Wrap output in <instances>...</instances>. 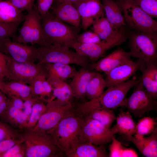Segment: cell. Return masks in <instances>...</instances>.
Instances as JSON below:
<instances>
[{
  "mask_svg": "<svg viewBox=\"0 0 157 157\" xmlns=\"http://www.w3.org/2000/svg\"><path fill=\"white\" fill-rule=\"evenodd\" d=\"M26 157H58L64 156L51 135L39 130L22 131Z\"/></svg>",
  "mask_w": 157,
  "mask_h": 157,
  "instance_id": "1",
  "label": "cell"
},
{
  "mask_svg": "<svg viewBox=\"0 0 157 157\" xmlns=\"http://www.w3.org/2000/svg\"><path fill=\"white\" fill-rule=\"evenodd\" d=\"M82 119V117L73 109L50 133L64 156L66 152L81 143Z\"/></svg>",
  "mask_w": 157,
  "mask_h": 157,
  "instance_id": "2",
  "label": "cell"
},
{
  "mask_svg": "<svg viewBox=\"0 0 157 157\" xmlns=\"http://www.w3.org/2000/svg\"><path fill=\"white\" fill-rule=\"evenodd\" d=\"M40 17L44 35L51 45L71 47L72 44L76 40L79 26L68 25L58 20L50 11Z\"/></svg>",
  "mask_w": 157,
  "mask_h": 157,
  "instance_id": "3",
  "label": "cell"
},
{
  "mask_svg": "<svg viewBox=\"0 0 157 157\" xmlns=\"http://www.w3.org/2000/svg\"><path fill=\"white\" fill-rule=\"evenodd\" d=\"M129 45L131 57L147 64L157 62V31L133 32L129 35Z\"/></svg>",
  "mask_w": 157,
  "mask_h": 157,
  "instance_id": "4",
  "label": "cell"
},
{
  "mask_svg": "<svg viewBox=\"0 0 157 157\" xmlns=\"http://www.w3.org/2000/svg\"><path fill=\"white\" fill-rule=\"evenodd\" d=\"M38 63H60L74 64L86 67L90 61L87 57L76 51L70 50L66 46L51 45L42 46L37 48Z\"/></svg>",
  "mask_w": 157,
  "mask_h": 157,
  "instance_id": "5",
  "label": "cell"
},
{
  "mask_svg": "<svg viewBox=\"0 0 157 157\" xmlns=\"http://www.w3.org/2000/svg\"><path fill=\"white\" fill-rule=\"evenodd\" d=\"M19 34L15 41L31 45L38 44L42 46H51L47 40L43 31L40 15L36 6L27 11Z\"/></svg>",
  "mask_w": 157,
  "mask_h": 157,
  "instance_id": "6",
  "label": "cell"
},
{
  "mask_svg": "<svg viewBox=\"0 0 157 157\" xmlns=\"http://www.w3.org/2000/svg\"><path fill=\"white\" fill-rule=\"evenodd\" d=\"M125 21L131 28L137 31H157V22L141 9L133 0H116Z\"/></svg>",
  "mask_w": 157,
  "mask_h": 157,
  "instance_id": "7",
  "label": "cell"
},
{
  "mask_svg": "<svg viewBox=\"0 0 157 157\" xmlns=\"http://www.w3.org/2000/svg\"><path fill=\"white\" fill-rule=\"evenodd\" d=\"M73 109L70 101H61L57 99L49 100L46 103L45 110L35 126L31 130L50 133Z\"/></svg>",
  "mask_w": 157,
  "mask_h": 157,
  "instance_id": "8",
  "label": "cell"
},
{
  "mask_svg": "<svg viewBox=\"0 0 157 157\" xmlns=\"http://www.w3.org/2000/svg\"><path fill=\"white\" fill-rule=\"evenodd\" d=\"M6 55L7 68L5 78L10 81H17L31 86L35 79L47 73L42 64L20 63Z\"/></svg>",
  "mask_w": 157,
  "mask_h": 157,
  "instance_id": "9",
  "label": "cell"
},
{
  "mask_svg": "<svg viewBox=\"0 0 157 157\" xmlns=\"http://www.w3.org/2000/svg\"><path fill=\"white\" fill-rule=\"evenodd\" d=\"M115 135L111 129L99 122L82 117L80 135L81 143L89 142L96 145H104L111 142Z\"/></svg>",
  "mask_w": 157,
  "mask_h": 157,
  "instance_id": "10",
  "label": "cell"
},
{
  "mask_svg": "<svg viewBox=\"0 0 157 157\" xmlns=\"http://www.w3.org/2000/svg\"><path fill=\"white\" fill-rule=\"evenodd\" d=\"M131 95L126 98L124 106L137 117H141L146 112L156 109L157 101L145 90L140 80L134 85Z\"/></svg>",
  "mask_w": 157,
  "mask_h": 157,
  "instance_id": "11",
  "label": "cell"
},
{
  "mask_svg": "<svg viewBox=\"0 0 157 157\" xmlns=\"http://www.w3.org/2000/svg\"><path fill=\"white\" fill-rule=\"evenodd\" d=\"M139 81L134 76L129 80L108 88L97 98L100 105L103 108L112 110L124 106L127 92Z\"/></svg>",
  "mask_w": 157,
  "mask_h": 157,
  "instance_id": "12",
  "label": "cell"
},
{
  "mask_svg": "<svg viewBox=\"0 0 157 157\" xmlns=\"http://www.w3.org/2000/svg\"><path fill=\"white\" fill-rule=\"evenodd\" d=\"M75 110L82 117L95 120L109 128L116 118L112 110L100 105L97 98L82 103Z\"/></svg>",
  "mask_w": 157,
  "mask_h": 157,
  "instance_id": "13",
  "label": "cell"
},
{
  "mask_svg": "<svg viewBox=\"0 0 157 157\" xmlns=\"http://www.w3.org/2000/svg\"><path fill=\"white\" fill-rule=\"evenodd\" d=\"M0 42L1 51L17 62L34 63L37 60L38 49L33 45H28L12 41L9 38L0 40Z\"/></svg>",
  "mask_w": 157,
  "mask_h": 157,
  "instance_id": "14",
  "label": "cell"
},
{
  "mask_svg": "<svg viewBox=\"0 0 157 157\" xmlns=\"http://www.w3.org/2000/svg\"><path fill=\"white\" fill-rule=\"evenodd\" d=\"M147 65L140 60L136 61L131 60L115 67L105 73L106 87H113L126 81L137 71H141Z\"/></svg>",
  "mask_w": 157,
  "mask_h": 157,
  "instance_id": "15",
  "label": "cell"
},
{
  "mask_svg": "<svg viewBox=\"0 0 157 157\" xmlns=\"http://www.w3.org/2000/svg\"><path fill=\"white\" fill-rule=\"evenodd\" d=\"M72 3L79 13L81 27L85 31L104 16L103 6L100 0H80Z\"/></svg>",
  "mask_w": 157,
  "mask_h": 157,
  "instance_id": "16",
  "label": "cell"
},
{
  "mask_svg": "<svg viewBox=\"0 0 157 157\" xmlns=\"http://www.w3.org/2000/svg\"><path fill=\"white\" fill-rule=\"evenodd\" d=\"M92 25L93 32L101 40L111 44L115 47L125 42L128 38L124 27L118 29L115 28L104 16Z\"/></svg>",
  "mask_w": 157,
  "mask_h": 157,
  "instance_id": "17",
  "label": "cell"
},
{
  "mask_svg": "<svg viewBox=\"0 0 157 157\" xmlns=\"http://www.w3.org/2000/svg\"><path fill=\"white\" fill-rule=\"evenodd\" d=\"M131 57L129 52L118 48L97 62L92 64L91 67L97 71L102 72L106 73L131 60Z\"/></svg>",
  "mask_w": 157,
  "mask_h": 157,
  "instance_id": "18",
  "label": "cell"
},
{
  "mask_svg": "<svg viewBox=\"0 0 157 157\" xmlns=\"http://www.w3.org/2000/svg\"><path fill=\"white\" fill-rule=\"evenodd\" d=\"M56 19L71 25L79 26L81 18L79 13L72 4L69 2H56L51 8Z\"/></svg>",
  "mask_w": 157,
  "mask_h": 157,
  "instance_id": "19",
  "label": "cell"
},
{
  "mask_svg": "<svg viewBox=\"0 0 157 157\" xmlns=\"http://www.w3.org/2000/svg\"><path fill=\"white\" fill-rule=\"evenodd\" d=\"M71 46L76 51L94 61L103 56L108 50L114 47L112 44L104 40L98 43H82L76 40L72 44Z\"/></svg>",
  "mask_w": 157,
  "mask_h": 157,
  "instance_id": "20",
  "label": "cell"
},
{
  "mask_svg": "<svg viewBox=\"0 0 157 157\" xmlns=\"http://www.w3.org/2000/svg\"><path fill=\"white\" fill-rule=\"evenodd\" d=\"M96 72L89 71L84 67H82L77 71L72 81L69 84L74 97L80 100H83L85 98L88 84Z\"/></svg>",
  "mask_w": 157,
  "mask_h": 157,
  "instance_id": "21",
  "label": "cell"
},
{
  "mask_svg": "<svg viewBox=\"0 0 157 157\" xmlns=\"http://www.w3.org/2000/svg\"><path fill=\"white\" fill-rule=\"evenodd\" d=\"M3 79H0V91L10 98L17 97L24 101L35 98L31 85L15 81L4 82Z\"/></svg>",
  "mask_w": 157,
  "mask_h": 157,
  "instance_id": "22",
  "label": "cell"
},
{
  "mask_svg": "<svg viewBox=\"0 0 157 157\" xmlns=\"http://www.w3.org/2000/svg\"><path fill=\"white\" fill-rule=\"evenodd\" d=\"M67 157H106L109 154L104 145L97 146L89 142L78 144L66 152Z\"/></svg>",
  "mask_w": 157,
  "mask_h": 157,
  "instance_id": "23",
  "label": "cell"
},
{
  "mask_svg": "<svg viewBox=\"0 0 157 157\" xmlns=\"http://www.w3.org/2000/svg\"><path fill=\"white\" fill-rule=\"evenodd\" d=\"M149 137H135L133 135L126 136L141 154L147 157L157 156V128L156 127Z\"/></svg>",
  "mask_w": 157,
  "mask_h": 157,
  "instance_id": "24",
  "label": "cell"
},
{
  "mask_svg": "<svg viewBox=\"0 0 157 157\" xmlns=\"http://www.w3.org/2000/svg\"><path fill=\"white\" fill-rule=\"evenodd\" d=\"M29 116L22 109L13 106L10 104L0 120L6 122L14 128L22 130L25 129Z\"/></svg>",
  "mask_w": 157,
  "mask_h": 157,
  "instance_id": "25",
  "label": "cell"
},
{
  "mask_svg": "<svg viewBox=\"0 0 157 157\" xmlns=\"http://www.w3.org/2000/svg\"><path fill=\"white\" fill-rule=\"evenodd\" d=\"M104 10L106 18L116 29H119L126 25L122 10L113 0H102Z\"/></svg>",
  "mask_w": 157,
  "mask_h": 157,
  "instance_id": "26",
  "label": "cell"
},
{
  "mask_svg": "<svg viewBox=\"0 0 157 157\" xmlns=\"http://www.w3.org/2000/svg\"><path fill=\"white\" fill-rule=\"evenodd\" d=\"M42 64L48 77L56 78L65 81L69 78H73L77 72L74 67L68 64L49 63Z\"/></svg>",
  "mask_w": 157,
  "mask_h": 157,
  "instance_id": "27",
  "label": "cell"
},
{
  "mask_svg": "<svg viewBox=\"0 0 157 157\" xmlns=\"http://www.w3.org/2000/svg\"><path fill=\"white\" fill-rule=\"evenodd\" d=\"M116 118V125L111 129L113 133H119L126 136L135 134L136 124L129 112L121 110Z\"/></svg>",
  "mask_w": 157,
  "mask_h": 157,
  "instance_id": "28",
  "label": "cell"
},
{
  "mask_svg": "<svg viewBox=\"0 0 157 157\" xmlns=\"http://www.w3.org/2000/svg\"><path fill=\"white\" fill-rule=\"evenodd\" d=\"M47 81L52 88L53 97L61 101H70L74 97L73 93L69 84L56 78L48 77Z\"/></svg>",
  "mask_w": 157,
  "mask_h": 157,
  "instance_id": "29",
  "label": "cell"
},
{
  "mask_svg": "<svg viewBox=\"0 0 157 157\" xmlns=\"http://www.w3.org/2000/svg\"><path fill=\"white\" fill-rule=\"evenodd\" d=\"M26 15L8 0H0V22H10L24 20Z\"/></svg>",
  "mask_w": 157,
  "mask_h": 157,
  "instance_id": "30",
  "label": "cell"
},
{
  "mask_svg": "<svg viewBox=\"0 0 157 157\" xmlns=\"http://www.w3.org/2000/svg\"><path fill=\"white\" fill-rule=\"evenodd\" d=\"M105 87V80L103 75L96 72L88 84L86 97L89 100L98 98L102 94Z\"/></svg>",
  "mask_w": 157,
  "mask_h": 157,
  "instance_id": "31",
  "label": "cell"
},
{
  "mask_svg": "<svg viewBox=\"0 0 157 157\" xmlns=\"http://www.w3.org/2000/svg\"><path fill=\"white\" fill-rule=\"evenodd\" d=\"M112 143L109 146L110 157H137L138 155L133 149L124 147L122 143L117 140L115 136L113 137Z\"/></svg>",
  "mask_w": 157,
  "mask_h": 157,
  "instance_id": "32",
  "label": "cell"
},
{
  "mask_svg": "<svg viewBox=\"0 0 157 157\" xmlns=\"http://www.w3.org/2000/svg\"><path fill=\"white\" fill-rule=\"evenodd\" d=\"M156 124V119L154 118L144 117L140 119L136 125L134 137H143L151 133L155 128Z\"/></svg>",
  "mask_w": 157,
  "mask_h": 157,
  "instance_id": "33",
  "label": "cell"
},
{
  "mask_svg": "<svg viewBox=\"0 0 157 157\" xmlns=\"http://www.w3.org/2000/svg\"><path fill=\"white\" fill-rule=\"evenodd\" d=\"M45 102H47L44 100H40L33 105L25 129L31 130L35 126L45 110L46 104H45Z\"/></svg>",
  "mask_w": 157,
  "mask_h": 157,
  "instance_id": "34",
  "label": "cell"
},
{
  "mask_svg": "<svg viewBox=\"0 0 157 157\" xmlns=\"http://www.w3.org/2000/svg\"><path fill=\"white\" fill-rule=\"evenodd\" d=\"M22 130L15 129L0 120V141L10 139L22 140Z\"/></svg>",
  "mask_w": 157,
  "mask_h": 157,
  "instance_id": "35",
  "label": "cell"
},
{
  "mask_svg": "<svg viewBox=\"0 0 157 157\" xmlns=\"http://www.w3.org/2000/svg\"><path fill=\"white\" fill-rule=\"evenodd\" d=\"M142 74L140 79L143 86L153 99H157V81L149 76L143 69L140 71Z\"/></svg>",
  "mask_w": 157,
  "mask_h": 157,
  "instance_id": "36",
  "label": "cell"
},
{
  "mask_svg": "<svg viewBox=\"0 0 157 157\" xmlns=\"http://www.w3.org/2000/svg\"><path fill=\"white\" fill-rule=\"evenodd\" d=\"M21 22V21L10 22H0V40L9 38L14 36Z\"/></svg>",
  "mask_w": 157,
  "mask_h": 157,
  "instance_id": "37",
  "label": "cell"
},
{
  "mask_svg": "<svg viewBox=\"0 0 157 157\" xmlns=\"http://www.w3.org/2000/svg\"><path fill=\"white\" fill-rule=\"evenodd\" d=\"M143 10L152 17H157V0H133Z\"/></svg>",
  "mask_w": 157,
  "mask_h": 157,
  "instance_id": "38",
  "label": "cell"
},
{
  "mask_svg": "<svg viewBox=\"0 0 157 157\" xmlns=\"http://www.w3.org/2000/svg\"><path fill=\"white\" fill-rule=\"evenodd\" d=\"M26 149L23 141L11 147L0 157H26Z\"/></svg>",
  "mask_w": 157,
  "mask_h": 157,
  "instance_id": "39",
  "label": "cell"
},
{
  "mask_svg": "<svg viewBox=\"0 0 157 157\" xmlns=\"http://www.w3.org/2000/svg\"><path fill=\"white\" fill-rule=\"evenodd\" d=\"M76 40L84 43H98L102 40L95 33L92 31H87L78 34Z\"/></svg>",
  "mask_w": 157,
  "mask_h": 157,
  "instance_id": "40",
  "label": "cell"
},
{
  "mask_svg": "<svg viewBox=\"0 0 157 157\" xmlns=\"http://www.w3.org/2000/svg\"><path fill=\"white\" fill-rule=\"evenodd\" d=\"M11 2L17 8L22 11H28L32 9L35 0H7Z\"/></svg>",
  "mask_w": 157,
  "mask_h": 157,
  "instance_id": "41",
  "label": "cell"
},
{
  "mask_svg": "<svg viewBox=\"0 0 157 157\" xmlns=\"http://www.w3.org/2000/svg\"><path fill=\"white\" fill-rule=\"evenodd\" d=\"M55 0H37L36 5L40 15H44L49 11Z\"/></svg>",
  "mask_w": 157,
  "mask_h": 157,
  "instance_id": "42",
  "label": "cell"
},
{
  "mask_svg": "<svg viewBox=\"0 0 157 157\" xmlns=\"http://www.w3.org/2000/svg\"><path fill=\"white\" fill-rule=\"evenodd\" d=\"M23 141L22 140L7 139L0 141V156L16 143Z\"/></svg>",
  "mask_w": 157,
  "mask_h": 157,
  "instance_id": "43",
  "label": "cell"
},
{
  "mask_svg": "<svg viewBox=\"0 0 157 157\" xmlns=\"http://www.w3.org/2000/svg\"><path fill=\"white\" fill-rule=\"evenodd\" d=\"M7 68L6 55L0 51V76L5 77Z\"/></svg>",
  "mask_w": 157,
  "mask_h": 157,
  "instance_id": "44",
  "label": "cell"
},
{
  "mask_svg": "<svg viewBox=\"0 0 157 157\" xmlns=\"http://www.w3.org/2000/svg\"><path fill=\"white\" fill-rule=\"evenodd\" d=\"M10 98V104L13 106L19 109L23 108V100L19 98L13 97Z\"/></svg>",
  "mask_w": 157,
  "mask_h": 157,
  "instance_id": "45",
  "label": "cell"
},
{
  "mask_svg": "<svg viewBox=\"0 0 157 157\" xmlns=\"http://www.w3.org/2000/svg\"><path fill=\"white\" fill-rule=\"evenodd\" d=\"M32 107H24V112L27 115L30 117L32 111Z\"/></svg>",
  "mask_w": 157,
  "mask_h": 157,
  "instance_id": "46",
  "label": "cell"
},
{
  "mask_svg": "<svg viewBox=\"0 0 157 157\" xmlns=\"http://www.w3.org/2000/svg\"><path fill=\"white\" fill-rule=\"evenodd\" d=\"M80 0H56L55 1L57 2H69L71 3L77 2Z\"/></svg>",
  "mask_w": 157,
  "mask_h": 157,
  "instance_id": "47",
  "label": "cell"
},
{
  "mask_svg": "<svg viewBox=\"0 0 157 157\" xmlns=\"http://www.w3.org/2000/svg\"><path fill=\"white\" fill-rule=\"evenodd\" d=\"M1 44L0 42V50L1 49Z\"/></svg>",
  "mask_w": 157,
  "mask_h": 157,
  "instance_id": "48",
  "label": "cell"
}]
</instances>
